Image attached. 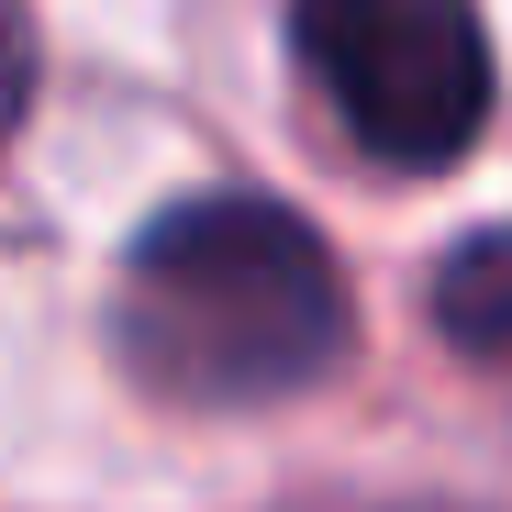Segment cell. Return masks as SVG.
Instances as JSON below:
<instances>
[{"label":"cell","instance_id":"6da1fadb","mask_svg":"<svg viewBox=\"0 0 512 512\" xmlns=\"http://www.w3.org/2000/svg\"><path fill=\"white\" fill-rule=\"evenodd\" d=\"M112 346L145 390L190 401V412L290 401L346 346V279H334V256L301 212L212 190L134 234Z\"/></svg>","mask_w":512,"mask_h":512},{"label":"cell","instance_id":"7a4b0ae2","mask_svg":"<svg viewBox=\"0 0 512 512\" xmlns=\"http://www.w3.org/2000/svg\"><path fill=\"white\" fill-rule=\"evenodd\" d=\"M301 67L346 134L390 167H446L468 156L490 112V45L468 0H301Z\"/></svg>","mask_w":512,"mask_h":512},{"label":"cell","instance_id":"3957f363","mask_svg":"<svg viewBox=\"0 0 512 512\" xmlns=\"http://www.w3.org/2000/svg\"><path fill=\"white\" fill-rule=\"evenodd\" d=\"M435 312H446V334H457V346L512 357V223H501V234H468V245L446 256Z\"/></svg>","mask_w":512,"mask_h":512},{"label":"cell","instance_id":"277c9868","mask_svg":"<svg viewBox=\"0 0 512 512\" xmlns=\"http://www.w3.org/2000/svg\"><path fill=\"white\" fill-rule=\"evenodd\" d=\"M34 101V34H23V0H0V134L23 123Z\"/></svg>","mask_w":512,"mask_h":512}]
</instances>
